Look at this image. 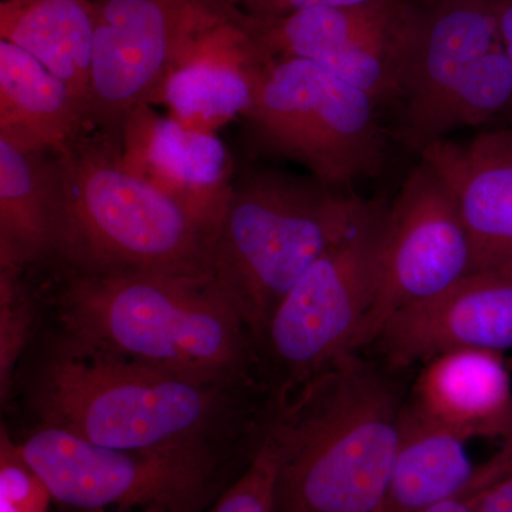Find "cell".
I'll return each instance as SVG.
<instances>
[{"instance_id":"4","label":"cell","mask_w":512,"mask_h":512,"mask_svg":"<svg viewBox=\"0 0 512 512\" xmlns=\"http://www.w3.org/2000/svg\"><path fill=\"white\" fill-rule=\"evenodd\" d=\"M59 158L62 207L46 266L212 276L215 235L121 163L120 134L89 128Z\"/></svg>"},{"instance_id":"18","label":"cell","mask_w":512,"mask_h":512,"mask_svg":"<svg viewBox=\"0 0 512 512\" xmlns=\"http://www.w3.org/2000/svg\"><path fill=\"white\" fill-rule=\"evenodd\" d=\"M264 57L249 35L247 18L210 40L165 80L156 104L184 126L211 131L244 117L254 100Z\"/></svg>"},{"instance_id":"29","label":"cell","mask_w":512,"mask_h":512,"mask_svg":"<svg viewBox=\"0 0 512 512\" xmlns=\"http://www.w3.org/2000/svg\"><path fill=\"white\" fill-rule=\"evenodd\" d=\"M96 3L104 2V0H94Z\"/></svg>"},{"instance_id":"15","label":"cell","mask_w":512,"mask_h":512,"mask_svg":"<svg viewBox=\"0 0 512 512\" xmlns=\"http://www.w3.org/2000/svg\"><path fill=\"white\" fill-rule=\"evenodd\" d=\"M420 158L433 165L463 215L478 269L512 266V123L464 141H437Z\"/></svg>"},{"instance_id":"26","label":"cell","mask_w":512,"mask_h":512,"mask_svg":"<svg viewBox=\"0 0 512 512\" xmlns=\"http://www.w3.org/2000/svg\"><path fill=\"white\" fill-rule=\"evenodd\" d=\"M476 512H512V470L481 491Z\"/></svg>"},{"instance_id":"27","label":"cell","mask_w":512,"mask_h":512,"mask_svg":"<svg viewBox=\"0 0 512 512\" xmlns=\"http://www.w3.org/2000/svg\"><path fill=\"white\" fill-rule=\"evenodd\" d=\"M494 481H491V483H494ZM491 483L477 485V487L468 490L467 493L457 495V497L433 505V507L427 508V510L421 512H476L477 501L481 491Z\"/></svg>"},{"instance_id":"5","label":"cell","mask_w":512,"mask_h":512,"mask_svg":"<svg viewBox=\"0 0 512 512\" xmlns=\"http://www.w3.org/2000/svg\"><path fill=\"white\" fill-rule=\"evenodd\" d=\"M373 204L312 175L251 168L234 181L215 239L212 278L258 345L282 299Z\"/></svg>"},{"instance_id":"13","label":"cell","mask_w":512,"mask_h":512,"mask_svg":"<svg viewBox=\"0 0 512 512\" xmlns=\"http://www.w3.org/2000/svg\"><path fill=\"white\" fill-rule=\"evenodd\" d=\"M406 370L457 349L512 348V266L478 269L446 291L394 313L369 348Z\"/></svg>"},{"instance_id":"24","label":"cell","mask_w":512,"mask_h":512,"mask_svg":"<svg viewBox=\"0 0 512 512\" xmlns=\"http://www.w3.org/2000/svg\"><path fill=\"white\" fill-rule=\"evenodd\" d=\"M52 491L13 440L5 426L0 433V512H52Z\"/></svg>"},{"instance_id":"12","label":"cell","mask_w":512,"mask_h":512,"mask_svg":"<svg viewBox=\"0 0 512 512\" xmlns=\"http://www.w3.org/2000/svg\"><path fill=\"white\" fill-rule=\"evenodd\" d=\"M412 0L299 10L284 18L247 16L249 35L265 60H308L377 103L396 104L404 28Z\"/></svg>"},{"instance_id":"20","label":"cell","mask_w":512,"mask_h":512,"mask_svg":"<svg viewBox=\"0 0 512 512\" xmlns=\"http://www.w3.org/2000/svg\"><path fill=\"white\" fill-rule=\"evenodd\" d=\"M89 128L69 87L26 50L0 39V140L60 153Z\"/></svg>"},{"instance_id":"17","label":"cell","mask_w":512,"mask_h":512,"mask_svg":"<svg viewBox=\"0 0 512 512\" xmlns=\"http://www.w3.org/2000/svg\"><path fill=\"white\" fill-rule=\"evenodd\" d=\"M512 470V439L493 458L476 466L467 440L404 410L402 436L383 512H421L491 483Z\"/></svg>"},{"instance_id":"1","label":"cell","mask_w":512,"mask_h":512,"mask_svg":"<svg viewBox=\"0 0 512 512\" xmlns=\"http://www.w3.org/2000/svg\"><path fill=\"white\" fill-rule=\"evenodd\" d=\"M258 384L208 382L60 338L30 394L39 426L120 450L232 448L274 419L252 417Z\"/></svg>"},{"instance_id":"19","label":"cell","mask_w":512,"mask_h":512,"mask_svg":"<svg viewBox=\"0 0 512 512\" xmlns=\"http://www.w3.org/2000/svg\"><path fill=\"white\" fill-rule=\"evenodd\" d=\"M62 207L55 151L19 150L0 140V265L36 271L52 259Z\"/></svg>"},{"instance_id":"7","label":"cell","mask_w":512,"mask_h":512,"mask_svg":"<svg viewBox=\"0 0 512 512\" xmlns=\"http://www.w3.org/2000/svg\"><path fill=\"white\" fill-rule=\"evenodd\" d=\"M379 103L308 60L262 63L242 119L256 153L301 164L320 183L349 190L382 173L386 136Z\"/></svg>"},{"instance_id":"8","label":"cell","mask_w":512,"mask_h":512,"mask_svg":"<svg viewBox=\"0 0 512 512\" xmlns=\"http://www.w3.org/2000/svg\"><path fill=\"white\" fill-rule=\"evenodd\" d=\"M387 205L375 201L352 232L320 256L282 299L259 339L266 379L289 397L357 352L375 303Z\"/></svg>"},{"instance_id":"2","label":"cell","mask_w":512,"mask_h":512,"mask_svg":"<svg viewBox=\"0 0 512 512\" xmlns=\"http://www.w3.org/2000/svg\"><path fill=\"white\" fill-rule=\"evenodd\" d=\"M56 272L63 338L208 382L258 384V343L212 276Z\"/></svg>"},{"instance_id":"21","label":"cell","mask_w":512,"mask_h":512,"mask_svg":"<svg viewBox=\"0 0 512 512\" xmlns=\"http://www.w3.org/2000/svg\"><path fill=\"white\" fill-rule=\"evenodd\" d=\"M94 0H0V37L47 67L82 104L89 121Z\"/></svg>"},{"instance_id":"23","label":"cell","mask_w":512,"mask_h":512,"mask_svg":"<svg viewBox=\"0 0 512 512\" xmlns=\"http://www.w3.org/2000/svg\"><path fill=\"white\" fill-rule=\"evenodd\" d=\"M282 463L275 417L247 467L207 512H274L276 483Z\"/></svg>"},{"instance_id":"9","label":"cell","mask_w":512,"mask_h":512,"mask_svg":"<svg viewBox=\"0 0 512 512\" xmlns=\"http://www.w3.org/2000/svg\"><path fill=\"white\" fill-rule=\"evenodd\" d=\"M20 446L59 512H204L222 494L231 450H120L39 424Z\"/></svg>"},{"instance_id":"11","label":"cell","mask_w":512,"mask_h":512,"mask_svg":"<svg viewBox=\"0 0 512 512\" xmlns=\"http://www.w3.org/2000/svg\"><path fill=\"white\" fill-rule=\"evenodd\" d=\"M476 269L453 191L423 158L387 205L379 286L357 340L369 348L394 313L446 291Z\"/></svg>"},{"instance_id":"3","label":"cell","mask_w":512,"mask_h":512,"mask_svg":"<svg viewBox=\"0 0 512 512\" xmlns=\"http://www.w3.org/2000/svg\"><path fill=\"white\" fill-rule=\"evenodd\" d=\"M359 352L279 402L274 512H383L409 390Z\"/></svg>"},{"instance_id":"28","label":"cell","mask_w":512,"mask_h":512,"mask_svg":"<svg viewBox=\"0 0 512 512\" xmlns=\"http://www.w3.org/2000/svg\"><path fill=\"white\" fill-rule=\"evenodd\" d=\"M494 8L505 49L512 64V0H494Z\"/></svg>"},{"instance_id":"22","label":"cell","mask_w":512,"mask_h":512,"mask_svg":"<svg viewBox=\"0 0 512 512\" xmlns=\"http://www.w3.org/2000/svg\"><path fill=\"white\" fill-rule=\"evenodd\" d=\"M28 272L0 265V397L8 400L19 357L25 352L35 320Z\"/></svg>"},{"instance_id":"14","label":"cell","mask_w":512,"mask_h":512,"mask_svg":"<svg viewBox=\"0 0 512 512\" xmlns=\"http://www.w3.org/2000/svg\"><path fill=\"white\" fill-rule=\"evenodd\" d=\"M120 158L131 173L173 198L217 239L234 185V163L217 134L140 106L121 126Z\"/></svg>"},{"instance_id":"6","label":"cell","mask_w":512,"mask_h":512,"mask_svg":"<svg viewBox=\"0 0 512 512\" xmlns=\"http://www.w3.org/2000/svg\"><path fill=\"white\" fill-rule=\"evenodd\" d=\"M396 138L423 153L461 128L512 123V64L494 0H412Z\"/></svg>"},{"instance_id":"16","label":"cell","mask_w":512,"mask_h":512,"mask_svg":"<svg viewBox=\"0 0 512 512\" xmlns=\"http://www.w3.org/2000/svg\"><path fill=\"white\" fill-rule=\"evenodd\" d=\"M407 404L464 440L512 439V380L503 352L457 349L431 357Z\"/></svg>"},{"instance_id":"10","label":"cell","mask_w":512,"mask_h":512,"mask_svg":"<svg viewBox=\"0 0 512 512\" xmlns=\"http://www.w3.org/2000/svg\"><path fill=\"white\" fill-rule=\"evenodd\" d=\"M89 126L120 133L128 114L156 104L171 73L229 26L239 0H104L96 3Z\"/></svg>"},{"instance_id":"25","label":"cell","mask_w":512,"mask_h":512,"mask_svg":"<svg viewBox=\"0 0 512 512\" xmlns=\"http://www.w3.org/2000/svg\"><path fill=\"white\" fill-rule=\"evenodd\" d=\"M375 0H239L242 12L255 20L284 18L299 10L362 5Z\"/></svg>"}]
</instances>
